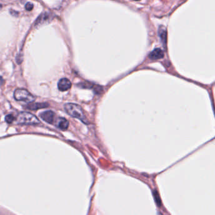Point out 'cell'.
<instances>
[{"label":"cell","instance_id":"6da1fadb","mask_svg":"<svg viewBox=\"0 0 215 215\" xmlns=\"http://www.w3.org/2000/svg\"><path fill=\"white\" fill-rule=\"evenodd\" d=\"M64 109L70 116L78 119H80L85 124L88 123L87 119L85 115L84 111L81 106L76 104L69 103L64 105Z\"/></svg>","mask_w":215,"mask_h":215},{"label":"cell","instance_id":"7a4b0ae2","mask_svg":"<svg viewBox=\"0 0 215 215\" xmlns=\"http://www.w3.org/2000/svg\"><path fill=\"white\" fill-rule=\"evenodd\" d=\"M16 122L26 125H37L41 123L36 116L27 112L20 113L16 117Z\"/></svg>","mask_w":215,"mask_h":215},{"label":"cell","instance_id":"3957f363","mask_svg":"<svg viewBox=\"0 0 215 215\" xmlns=\"http://www.w3.org/2000/svg\"><path fill=\"white\" fill-rule=\"evenodd\" d=\"M14 97L18 101H23L27 103L32 102L36 98L33 95L25 89H17L14 92Z\"/></svg>","mask_w":215,"mask_h":215},{"label":"cell","instance_id":"277c9868","mask_svg":"<svg viewBox=\"0 0 215 215\" xmlns=\"http://www.w3.org/2000/svg\"><path fill=\"white\" fill-rule=\"evenodd\" d=\"M40 117L44 121L49 124H52L54 121L55 114L51 110H47L42 112L40 114Z\"/></svg>","mask_w":215,"mask_h":215},{"label":"cell","instance_id":"5b68a950","mask_svg":"<svg viewBox=\"0 0 215 215\" xmlns=\"http://www.w3.org/2000/svg\"><path fill=\"white\" fill-rule=\"evenodd\" d=\"M58 87L60 91L64 92L69 90L71 87V82L67 78H62L59 81Z\"/></svg>","mask_w":215,"mask_h":215},{"label":"cell","instance_id":"8992f818","mask_svg":"<svg viewBox=\"0 0 215 215\" xmlns=\"http://www.w3.org/2000/svg\"><path fill=\"white\" fill-rule=\"evenodd\" d=\"M164 57V53L160 48H156L149 54V58L152 60H157L162 59Z\"/></svg>","mask_w":215,"mask_h":215},{"label":"cell","instance_id":"52a82bcc","mask_svg":"<svg viewBox=\"0 0 215 215\" xmlns=\"http://www.w3.org/2000/svg\"><path fill=\"white\" fill-rule=\"evenodd\" d=\"M56 126L62 130H65L69 126V122L64 118H59L56 122Z\"/></svg>","mask_w":215,"mask_h":215},{"label":"cell","instance_id":"ba28073f","mask_svg":"<svg viewBox=\"0 0 215 215\" xmlns=\"http://www.w3.org/2000/svg\"><path fill=\"white\" fill-rule=\"evenodd\" d=\"M48 104H40V103H37V104H31L28 105L27 107L28 109H32V110H38L39 109L45 108V107H48Z\"/></svg>","mask_w":215,"mask_h":215},{"label":"cell","instance_id":"9c48e42d","mask_svg":"<svg viewBox=\"0 0 215 215\" xmlns=\"http://www.w3.org/2000/svg\"><path fill=\"white\" fill-rule=\"evenodd\" d=\"M159 36L163 44L165 45L167 41V30L165 28L163 27H160V28H159Z\"/></svg>","mask_w":215,"mask_h":215},{"label":"cell","instance_id":"30bf717a","mask_svg":"<svg viewBox=\"0 0 215 215\" xmlns=\"http://www.w3.org/2000/svg\"><path fill=\"white\" fill-rule=\"evenodd\" d=\"M5 121L8 123H12L15 121V117L12 114L7 115L5 117Z\"/></svg>","mask_w":215,"mask_h":215},{"label":"cell","instance_id":"8fae6325","mask_svg":"<svg viewBox=\"0 0 215 215\" xmlns=\"http://www.w3.org/2000/svg\"><path fill=\"white\" fill-rule=\"evenodd\" d=\"M154 197H155V199L156 200V203L158 204V206H160V205H161L160 198L159 196H158V194L156 191H154Z\"/></svg>","mask_w":215,"mask_h":215},{"label":"cell","instance_id":"7c38bea8","mask_svg":"<svg viewBox=\"0 0 215 215\" xmlns=\"http://www.w3.org/2000/svg\"><path fill=\"white\" fill-rule=\"evenodd\" d=\"M25 10L27 11H31L33 8V5L32 3L29 2L25 4Z\"/></svg>","mask_w":215,"mask_h":215},{"label":"cell","instance_id":"4fadbf2b","mask_svg":"<svg viewBox=\"0 0 215 215\" xmlns=\"http://www.w3.org/2000/svg\"><path fill=\"white\" fill-rule=\"evenodd\" d=\"M3 82H4L3 78L1 76H0V86H1V85L3 83Z\"/></svg>","mask_w":215,"mask_h":215},{"label":"cell","instance_id":"5bb4252c","mask_svg":"<svg viewBox=\"0 0 215 215\" xmlns=\"http://www.w3.org/2000/svg\"><path fill=\"white\" fill-rule=\"evenodd\" d=\"M1 8H2V5H1V4H0V10L1 9Z\"/></svg>","mask_w":215,"mask_h":215},{"label":"cell","instance_id":"9a60e30c","mask_svg":"<svg viewBox=\"0 0 215 215\" xmlns=\"http://www.w3.org/2000/svg\"><path fill=\"white\" fill-rule=\"evenodd\" d=\"M134 1H140V0H134Z\"/></svg>","mask_w":215,"mask_h":215}]
</instances>
